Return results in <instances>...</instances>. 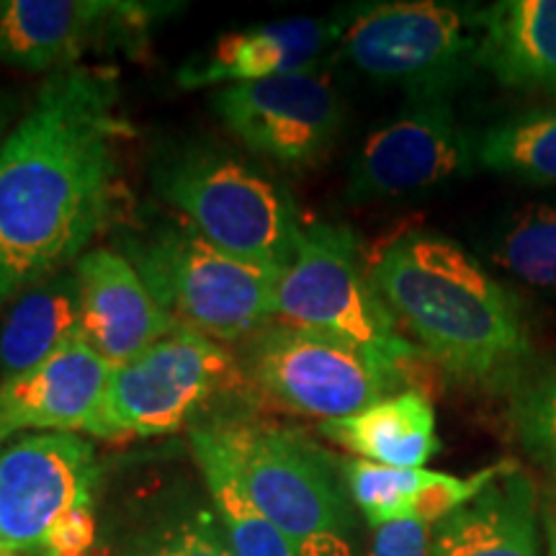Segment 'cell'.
Masks as SVG:
<instances>
[{"label": "cell", "instance_id": "cell-26", "mask_svg": "<svg viewBox=\"0 0 556 556\" xmlns=\"http://www.w3.org/2000/svg\"><path fill=\"white\" fill-rule=\"evenodd\" d=\"M510 428L523 454L546 479H556V366L526 379L516 389Z\"/></svg>", "mask_w": 556, "mask_h": 556}, {"label": "cell", "instance_id": "cell-14", "mask_svg": "<svg viewBox=\"0 0 556 556\" xmlns=\"http://www.w3.org/2000/svg\"><path fill=\"white\" fill-rule=\"evenodd\" d=\"M345 16L348 9H340L330 16H296L222 34L176 70V83L201 90L319 70L328 52L338 50Z\"/></svg>", "mask_w": 556, "mask_h": 556}, {"label": "cell", "instance_id": "cell-19", "mask_svg": "<svg viewBox=\"0 0 556 556\" xmlns=\"http://www.w3.org/2000/svg\"><path fill=\"white\" fill-rule=\"evenodd\" d=\"M319 433L364 462L394 469H422L441 451L433 402L420 389H405L356 415L319 422Z\"/></svg>", "mask_w": 556, "mask_h": 556}, {"label": "cell", "instance_id": "cell-31", "mask_svg": "<svg viewBox=\"0 0 556 556\" xmlns=\"http://www.w3.org/2000/svg\"><path fill=\"white\" fill-rule=\"evenodd\" d=\"M0 556H18V554H13V552H5V548H0Z\"/></svg>", "mask_w": 556, "mask_h": 556}, {"label": "cell", "instance_id": "cell-13", "mask_svg": "<svg viewBox=\"0 0 556 556\" xmlns=\"http://www.w3.org/2000/svg\"><path fill=\"white\" fill-rule=\"evenodd\" d=\"M165 9L139 0H0V62L52 75L93 50H137Z\"/></svg>", "mask_w": 556, "mask_h": 556}, {"label": "cell", "instance_id": "cell-16", "mask_svg": "<svg viewBox=\"0 0 556 556\" xmlns=\"http://www.w3.org/2000/svg\"><path fill=\"white\" fill-rule=\"evenodd\" d=\"M73 268L80 283V336L114 368L178 328L119 250L90 248Z\"/></svg>", "mask_w": 556, "mask_h": 556}, {"label": "cell", "instance_id": "cell-29", "mask_svg": "<svg viewBox=\"0 0 556 556\" xmlns=\"http://www.w3.org/2000/svg\"><path fill=\"white\" fill-rule=\"evenodd\" d=\"M541 523H544L546 556H556V479L541 486Z\"/></svg>", "mask_w": 556, "mask_h": 556}, {"label": "cell", "instance_id": "cell-3", "mask_svg": "<svg viewBox=\"0 0 556 556\" xmlns=\"http://www.w3.org/2000/svg\"><path fill=\"white\" fill-rule=\"evenodd\" d=\"M235 477L296 556H356V516L340 464L294 428L268 422H204Z\"/></svg>", "mask_w": 556, "mask_h": 556}, {"label": "cell", "instance_id": "cell-5", "mask_svg": "<svg viewBox=\"0 0 556 556\" xmlns=\"http://www.w3.org/2000/svg\"><path fill=\"white\" fill-rule=\"evenodd\" d=\"M157 197L227 253L281 270L302 222L289 191L253 160L217 144H184L152 168Z\"/></svg>", "mask_w": 556, "mask_h": 556}, {"label": "cell", "instance_id": "cell-25", "mask_svg": "<svg viewBox=\"0 0 556 556\" xmlns=\"http://www.w3.org/2000/svg\"><path fill=\"white\" fill-rule=\"evenodd\" d=\"M114 556H232L219 520L204 507L160 513L127 536Z\"/></svg>", "mask_w": 556, "mask_h": 556}, {"label": "cell", "instance_id": "cell-12", "mask_svg": "<svg viewBox=\"0 0 556 556\" xmlns=\"http://www.w3.org/2000/svg\"><path fill=\"white\" fill-rule=\"evenodd\" d=\"M99 458L78 433H26L0 448V548L45 554L67 513L93 505Z\"/></svg>", "mask_w": 556, "mask_h": 556}, {"label": "cell", "instance_id": "cell-27", "mask_svg": "<svg viewBox=\"0 0 556 556\" xmlns=\"http://www.w3.org/2000/svg\"><path fill=\"white\" fill-rule=\"evenodd\" d=\"M433 526L417 520H394L374 528L371 546L364 556H430Z\"/></svg>", "mask_w": 556, "mask_h": 556}, {"label": "cell", "instance_id": "cell-9", "mask_svg": "<svg viewBox=\"0 0 556 556\" xmlns=\"http://www.w3.org/2000/svg\"><path fill=\"white\" fill-rule=\"evenodd\" d=\"M240 377L225 345L176 328L111 371L86 433L103 441L176 433Z\"/></svg>", "mask_w": 556, "mask_h": 556}, {"label": "cell", "instance_id": "cell-28", "mask_svg": "<svg viewBox=\"0 0 556 556\" xmlns=\"http://www.w3.org/2000/svg\"><path fill=\"white\" fill-rule=\"evenodd\" d=\"M96 544L93 505L75 507L52 531L41 556H86Z\"/></svg>", "mask_w": 556, "mask_h": 556}, {"label": "cell", "instance_id": "cell-8", "mask_svg": "<svg viewBox=\"0 0 556 556\" xmlns=\"http://www.w3.org/2000/svg\"><path fill=\"white\" fill-rule=\"evenodd\" d=\"M245 377L281 407L323 422L405 392L415 379L379 353L287 323H270L248 340Z\"/></svg>", "mask_w": 556, "mask_h": 556}, {"label": "cell", "instance_id": "cell-10", "mask_svg": "<svg viewBox=\"0 0 556 556\" xmlns=\"http://www.w3.org/2000/svg\"><path fill=\"white\" fill-rule=\"evenodd\" d=\"M212 103L253 155L291 170L323 163L345 122L340 90L323 67L217 88Z\"/></svg>", "mask_w": 556, "mask_h": 556}, {"label": "cell", "instance_id": "cell-17", "mask_svg": "<svg viewBox=\"0 0 556 556\" xmlns=\"http://www.w3.org/2000/svg\"><path fill=\"white\" fill-rule=\"evenodd\" d=\"M430 556H546L541 486L510 469L433 526Z\"/></svg>", "mask_w": 556, "mask_h": 556}, {"label": "cell", "instance_id": "cell-1", "mask_svg": "<svg viewBox=\"0 0 556 556\" xmlns=\"http://www.w3.org/2000/svg\"><path fill=\"white\" fill-rule=\"evenodd\" d=\"M129 131L114 70L78 65L41 83L0 150V315L73 268L114 219Z\"/></svg>", "mask_w": 556, "mask_h": 556}, {"label": "cell", "instance_id": "cell-20", "mask_svg": "<svg viewBox=\"0 0 556 556\" xmlns=\"http://www.w3.org/2000/svg\"><path fill=\"white\" fill-rule=\"evenodd\" d=\"M80 336V283L65 268L18 294L0 315V377L24 374Z\"/></svg>", "mask_w": 556, "mask_h": 556}, {"label": "cell", "instance_id": "cell-4", "mask_svg": "<svg viewBox=\"0 0 556 556\" xmlns=\"http://www.w3.org/2000/svg\"><path fill=\"white\" fill-rule=\"evenodd\" d=\"M119 253L178 328L235 343L276 323L278 270L227 253L186 219L127 235Z\"/></svg>", "mask_w": 556, "mask_h": 556}, {"label": "cell", "instance_id": "cell-24", "mask_svg": "<svg viewBox=\"0 0 556 556\" xmlns=\"http://www.w3.org/2000/svg\"><path fill=\"white\" fill-rule=\"evenodd\" d=\"M348 495L371 528L394 520H413V510L435 471L430 469H394L381 464L351 458L340 462Z\"/></svg>", "mask_w": 556, "mask_h": 556}, {"label": "cell", "instance_id": "cell-6", "mask_svg": "<svg viewBox=\"0 0 556 556\" xmlns=\"http://www.w3.org/2000/svg\"><path fill=\"white\" fill-rule=\"evenodd\" d=\"M276 323L328 332L409 374L426 358L371 283L356 232L332 222L304 225L299 232L294 253L276 278Z\"/></svg>", "mask_w": 556, "mask_h": 556}, {"label": "cell", "instance_id": "cell-15", "mask_svg": "<svg viewBox=\"0 0 556 556\" xmlns=\"http://www.w3.org/2000/svg\"><path fill=\"white\" fill-rule=\"evenodd\" d=\"M114 366L75 336L29 371L0 381V435L24 430L86 433Z\"/></svg>", "mask_w": 556, "mask_h": 556}, {"label": "cell", "instance_id": "cell-7", "mask_svg": "<svg viewBox=\"0 0 556 556\" xmlns=\"http://www.w3.org/2000/svg\"><path fill=\"white\" fill-rule=\"evenodd\" d=\"M479 9L397 0L348 9L338 54L368 78L402 86L409 99L446 96L479 70Z\"/></svg>", "mask_w": 556, "mask_h": 556}, {"label": "cell", "instance_id": "cell-2", "mask_svg": "<svg viewBox=\"0 0 556 556\" xmlns=\"http://www.w3.org/2000/svg\"><path fill=\"white\" fill-rule=\"evenodd\" d=\"M368 276L400 328L451 379L486 392L528 379L533 336L526 307L458 242L407 232L381 250Z\"/></svg>", "mask_w": 556, "mask_h": 556}, {"label": "cell", "instance_id": "cell-30", "mask_svg": "<svg viewBox=\"0 0 556 556\" xmlns=\"http://www.w3.org/2000/svg\"><path fill=\"white\" fill-rule=\"evenodd\" d=\"M13 103L5 99V96H0V150H3L5 139L11 137L13 131Z\"/></svg>", "mask_w": 556, "mask_h": 556}, {"label": "cell", "instance_id": "cell-21", "mask_svg": "<svg viewBox=\"0 0 556 556\" xmlns=\"http://www.w3.org/2000/svg\"><path fill=\"white\" fill-rule=\"evenodd\" d=\"M189 441L232 556H296L287 536L250 500L204 422L191 426Z\"/></svg>", "mask_w": 556, "mask_h": 556}, {"label": "cell", "instance_id": "cell-32", "mask_svg": "<svg viewBox=\"0 0 556 556\" xmlns=\"http://www.w3.org/2000/svg\"><path fill=\"white\" fill-rule=\"evenodd\" d=\"M3 443H5V438H3V435H0V448H3Z\"/></svg>", "mask_w": 556, "mask_h": 556}, {"label": "cell", "instance_id": "cell-23", "mask_svg": "<svg viewBox=\"0 0 556 556\" xmlns=\"http://www.w3.org/2000/svg\"><path fill=\"white\" fill-rule=\"evenodd\" d=\"M475 165L528 186H556V106L486 124L471 135Z\"/></svg>", "mask_w": 556, "mask_h": 556}, {"label": "cell", "instance_id": "cell-18", "mask_svg": "<svg viewBox=\"0 0 556 556\" xmlns=\"http://www.w3.org/2000/svg\"><path fill=\"white\" fill-rule=\"evenodd\" d=\"M479 70L500 86L556 90V0H500L479 9Z\"/></svg>", "mask_w": 556, "mask_h": 556}, {"label": "cell", "instance_id": "cell-11", "mask_svg": "<svg viewBox=\"0 0 556 556\" xmlns=\"http://www.w3.org/2000/svg\"><path fill=\"white\" fill-rule=\"evenodd\" d=\"M477 170L471 135L446 96L409 99L397 116L368 131L348 173V199H402Z\"/></svg>", "mask_w": 556, "mask_h": 556}, {"label": "cell", "instance_id": "cell-22", "mask_svg": "<svg viewBox=\"0 0 556 556\" xmlns=\"http://www.w3.org/2000/svg\"><path fill=\"white\" fill-rule=\"evenodd\" d=\"M484 255L513 281L556 294V199L505 208L486 232Z\"/></svg>", "mask_w": 556, "mask_h": 556}]
</instances>
